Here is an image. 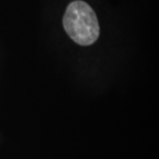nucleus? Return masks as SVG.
I'll return each mask as SVG.
<instances>
[{"instance_id": "f257e3e1", "label": "nucleus", "mask_w": 159, "mask_h": 159, "mask_svg": "<svg viewBox=\"0 0 159 159\" xmlns=\"http://www.w3.org/2000/svg\"><path fill=\"white\" fill-rule=\"evenodd\" d=\"M63 25L70 38L80 45H91L99 37L100 28L97 15L84 1L76 0L67 6Z\"/></svg>"}]
</instances>
